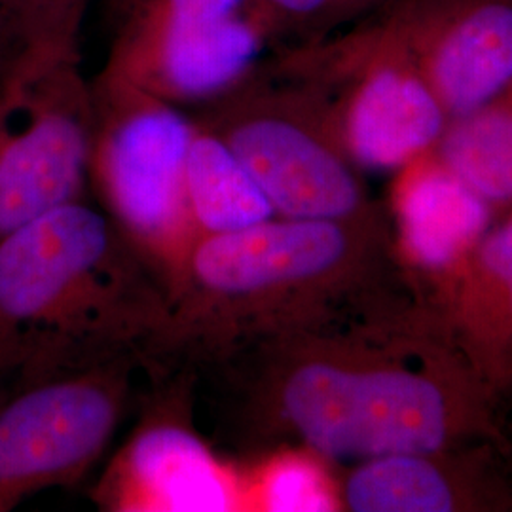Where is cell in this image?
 Segmentation results:
<instances>
[{
	"mask_svg": "<svg viewBox=\"0 0 512 512\" xmlns=\"http://www.w3.org/2000/svg\"><path fill=\"white\" fill-rule=\"evenodd\" d=\"M171 293L86 198L0 241V378L19 382L137 355L150 368Z\"/></svg>",
	"mask_w": 512,
	"mask_h": 512,
	"instance_id": "1",
	"label": "cell"
},
{
	"mask_svg": "<svg viewBox=\"0 0 512 512\" xmlns=\"http://www.w3.org/2000/svg\"><path fill=\"white\" fill-rule=\"evenodd\" d=\"M353 222L272 217L198 239L171 294L152 366L224 365L245 349L294 336L353 285L361 253Z\"/></svg>",
	"mask_w": 512,
	"mask_h": 512,
	"instance_id": "2",
	"label": "cell"
},
{
	"mask_svg": "<svg viewBox=\"0 0 512 512\" xmlns=\"http://www.w3.org/2000/svg\"><path fill=\"white\" fill-rule=\"evenodd\" d=\"M245 351L258 357L247 389L251 412L262 423L285 427L325 459L427 456L446 440V403L427 378L361 365L338 349L300 346L294 338Z\"/></svg>",
	"mask_w": 512,
	"mask_h": 512,
	"instance_id": "3",
	"label": "cell"
},
{
	"mask_svg": "<svg viewBox=\"0 0 512 512\" xmlns=\"http://www.w3.org/2000/svg\"><path fill=\"white\" fill-rule=\"evenodd\" d=\"M90 90L88 186L173 294L198 239L186 203L194 118L103 69Z\"/></svg>",
	"mask_w": 512,
	"mask_h": 512,
	"instance_id": "4",
	"label": "cell"
},
{
	"mask_svg": "<svg viewBox=\"0 0 512 512\" xmlns=\"http://www.w3.org/2000/svg\"><path fill=\"white\" fill-rule=\"evenodd\" d=\"M283 219L355 220L365 207L325 101L266 59L236 90L196 109Z\"/></svg>",
	"mask_w": 512,
	"mask_h": 512,
	"instance_id": "5",
	"label": "cell"
},
{
	"mask_svg": "<svg viewBox=\"0 0 512 512\" xmlns=\"http://www.w3.org/2000/svg\"><path fill=\"white\" fill-rule=\"evenodd\" d=\"M92 90L78 50L19 48L0 76V241L86 198Z\"/></svg>",
	"mask_w": 512,
	"mask_h": 512,
	"instance_id": "6",
	"label": "cell"
},
{
	"mask_svg": "<svg viewBox=\"0 0 512 512\" xmlns=\"http://www.w3.org/2000/svg\"><path fill=\"white\" fill-rule=\"evenodd\" d=\"M137 355L40 376L0 403V512L82 482L128 412Z\"/></svg>",
	"mask_w": 512,
	"mask_h": 512,
	"instance_id": "7",
	"label": "cell"
},
{
	"mask_svg": "<svg viewBox=\"0 0 512 512\" xmlns=\"http://www.w3.org/2000/svg\"><path fill=\"white\" fill-rule=\"evenodd\" d=\"M277 46L262 10L222 14L124 0L103 71L175 107H205L236 90Z\"/></svg>",
	"mask_w": 512,
	"mask_h": 512,
	"instance_id": "8",
	"label": "cell"
},
{
	"mask_svg": "<svg viewBox=\"0 0 512 512\" xmlns=\"http://www.w3.org/2000/svg\"><path fill=\"white\" fill-rule=\"evenodd\" d=\"M164 378V372H160ZM93 488L109 512H241V463L194 423L190 370L165 380Z\"/></svg>",
	"mask_w": 512,
	"mask_h": 512,
	"instance_id": "9",
	"label": "cell"
},
{
	"mask_svg": "<svg viewBox=\"0 0 512 512\" xmlns=\"http://www.w3.org/2000/svg\"><path fill=\"white\" fill-rule=\"evenodd\" d=\"M450 118L512 88V0H389L370 10Z\"/></svg>",
	"mask_w": 512,
	"mask_h": 512,
	"instance_id": "10",
	"label": "cell"
},
{
	"mask_svg": "<svg viewBox=\"0 0 512 512\" xmlns=\"http://www.w3.org/2000/svg\"><path fill=\"white\" fill-rule=\"evenodd\" d=\"M488 213V202L444 165L421 171L401 196L406 247L423 266H448L484 232Z\"/></svg>",
	"mask_w": 512,
	"mask_h": 512,
	"instance_id": "11",
	"label": "cell"
},
{
	"mask_svg": "<svg viewBox=\"0 0 512 512\" xmlns=\"http://www.w3.org/2000/svg\"><path fill=\"white\" fill-rule=\"evenodd\" d=\"M194 124L186 162V203L196 238L236 232L277 217L230 148L196 120Z\"/></svg>",
	"mask_w": 512,
	"mask_h": 512,
	"instance_id": "12",
	"label": "cell"
},
{
	"mask_svg": "<svg viewBox=\"0 0 512 512\" xmlns=\"http://www.w3.org/2000/svg\"><path fill=\"white\" fill-rule=\"evenodd\" d=\"M442 164L486 202L512 200V88L454 118L439 141Z\"/></svg>",
	"mask_w": 512,
	"mask_h": 512,
	"instance_id": "13",
	"label": "cell"
},
{
	"mask_svg": "<svg viewBox=\"0 0 512 512\" xmlns=\"http://www.w3.org/2000/svg\"><path fill=\"white\" fill-rule=\"evenodd\" d=\"M344 503L355 512H446L454 494L435 465L418 454L366 459L348 476Z\"/></svg>",
	"mask_w": 512,
	"mask_h": 512,
	"instance_id": "14",
	"label": "cell"
},
{
	"mask_svg": "<svg viewBox=\"0 0 512 512\" xmlns=\"http://www.w3.org/2000/svg\"><path fill=\"white\" fill-rule=\"evenodd\" d=\"M317 452H285L255 463H241L243 511H336L340 495Z\"/></svg>",
	"mask_w": 512,
	"mask_h": 512,
	"instance_id": "15",
	"label": "cell"
},
{
	"mask_svg": "<svg viewBox=\"0 0 512 512\" xmlns=\"http://www.w3.org/2000/svg\"><path fill=\"white\" fill-rule=\"evenodd\" d=\"M92 0H0V21L18 48L78 50Z\"/></svg>",
	"mask_w": 512,
	"mask_h": 512,
	"instance_id": "16",
	"label": "cell"
},
{
	"mask_svg": "<svg viewBox=\"0 0 512 512\" xmlns=\"http://www.w3.org/2000/svg\"><path fill=\"white\" fill-rule=\"evenodd\" d=\"M274 27L277 46L319 37L336 27V0H258ZM274 48V50H275Z\"/></svg>",
	"mask_w": 512,
	"mask_h": 512,
	"instance_id": "17",
	"label": "cell"
},
{
	"mask_svg": "<svg viewBox=\"0 0 512 512\" xmlns=\"http://www.w3.org/2000/svg\"><path fill=\"white\" fill-rule=\"evenodd\" d=\"M484 266L501 281L509 283L512 279V220L499 228L492 238L484 243L482 249Z\"/></svg>",
	"mask_w": 512,
	"mask_h": 512,
	"instance_id": "18",
	"label": "cell"
},
{
	"mask_svg": "<svg viewBox=\"0 0 512 512\" xmlns=\"http://www.w3.org/2000/svg\"><path fill=\"white\" fill-rule=\"evenodd\" d=\"M389 0H336V27L349 19L363 16Z\"/></svg>",
	"mask_w": 512,
	"mask_h": 512,
	"instance_id": "19",
	"label": "cell"
},
{
	"mask_svg": "<svg viewBox=\"0 0 512 512\" xmlns=\"http://www.w3.org/2000/svg\"><path fill=\"white\" fill-rule=\"evenodd\" d=\"M18 50L16 42L8 35L4 23L0 21V76L8 69L10 61L14 59V55L18 54Z\"/></svg>",
	"mask_w": 512,
	"mask_h": 512,
	"instance_id": "20",
	"label": "cell"
},
{
	"mask_svg": "<svg viewBox=\"0 0 512 512\" xmlns=\"http://www.w3.org/2000/svg\"><path fill=\"white\" fill-rule=\"evenodd\" d=\"M509 287H511V302H512V279L509 281Z\"/></svg>",
	"mask_w": 512,
	"mask_h": 512,
	"instance_id": "21",
	"label": "cell"
}]
</instances>
